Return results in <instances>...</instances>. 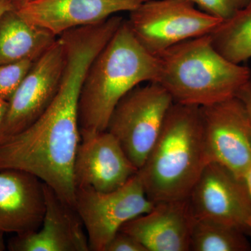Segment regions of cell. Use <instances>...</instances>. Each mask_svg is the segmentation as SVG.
Returning <instances> with one entry per match:
<instances>
[{
  "label": "cell",
  "mask_w": 251,
  "mask_h": 251,
  "mask_svg": "<svg viewBox=\"0 0 251 251\" xmlns=\"http://www.w3.org/2000/svg\"><path fill=\"white\" fill-rule=\"evenodd\" d=\"M34 62L23 60L0 64V98L9 101Z\"/></svg>",
  "instance_id": "d6986e66"
},
{
  "label": "cell",
  "mask_w": 251,
  "mask_h": 251,
  "mask_svg": "<svg viewBox=\"0 0 251 251\" xmlns=\"http://www.w3.org/2000/svg\"><path fill=\"white\" fill-rule=\"evenodd\" d=\"M156 82L175 103L203 107L236 97L251 80L249 67L225 58L210 35L189 39L156 56Z\"/></svg>",
  "instance_id": "277c9868"
},
{
  "label": "cell",
  "mask_w": 251,
  "mask_h": 251,
  "mask_svg": "<svg viewBox=\"0 0 251 251\" xmlns=\"http://www.w3.org/2000/svg\"><path fill=\"white\" fill-rule=\"evenodd\" d=\"M188 199L196 219L219 223L249 232L251 198L247 183L222 165L209 162Z\"/></svg>",
  "instance_id": "9c48e42d"
},
{
  "label": "cell",
  "mask_w": 251,
  "mask_h": 251,
  "mask_svg": "<svg viewBox=\"0 0 251 251\" xmlns=\"http://www.w3.org/2000/svg\"><path fill=\"white\" fill-rule=\"evenodd\" d=\"M201 11L225 21L245 7L250 0H191Z\"/></svg>",
  "instance_id": "ffe728a7"
},
{
  "label": "cell",
  "mask_w": 251,
  "mask_h": 251,
  "mask_svg": "<svg viewBox=\"0 0 251 251\" xmlns=\"http://www.w3.org/2000/svg\"><path fill=\"white\" fill-rule=\"evenodd\" d=\"M4 234L0 233V251H4L6 249V245H5Z\"/></svg>",
  "instance_id": "484cf974"
},
{
  "label": "cell",
  "mask_w": 251,
  "mask_h": 251,
  "mask_svg": "<svg viewBox=\"0 0 251 251\" xmlns=\"http://www.w3.org/2000/svg\"><path fill=\"white\" fill-rule=\"evenodd\" d=\"M138 173L122 187L100 192L75 188L74 207L87 232L90 251H104L124 225L153 209Z\"/></svg>",
  "instance_id": "52a82bcc"
},
{
  "label": "cell",
  "mask_w": 251,
  "mask_h": 251,
  "mask_svg": "<svg viewBox=\"0 0 251 251\" xmlns=\"http://www.w3.org/2000/svg\"><path fill=\"white\" fill-rule=\"evenodd\" d=\"M158 73V57L140 45L124 20L86 74L79 99L81 137L106 130L120 100L140 84L156 82Z\"/></svg>",
  "instance_id": "7a4b0ae2"
},
{
  "label": "cell",
  "mask_w": 251,
  "mask_h": 251,
  "mask_svg": "<svg viewBox=\"0 0 251 251\" xmlns=\"http://www.w3.org/2000/svg\"><path fill=\"white\" fill-rule=\"evenodd\" d=\"M251 246L245 232L226 225L195 220L191 251H249Z\"/></svg>",
  "instance_id": "ac0fdd59"
},
{
  "label": "cell",
  "mask_w": 251,
  "mask_h": 251,
  "mask_svg": "<svg viewBox=\"0 0 251 251\" xmlns=\"http://www.w3.org/2000/svg\"><path fill=\"white\" fill-rule=\"evenodd\" d=\"M244 179H245L246 183H247L248 188H249V193H250L251 198V168H249V171H248L247 175H246ZM248 228H249V232H251V216L250 219H249V223H248Z\"/></svg>",
  "instance_id": "d4e9b609"
},
{
  "label": "cell",
  "mask_w": 251,
  "mask_h": 251,
  "mask_svg": "<svg viewBox=\"0 0 251 251\" xmlns=\"http://www.w3.org/2000/svg\"><path fill=\"white\" fill-rule=\"evenodd\" d=\"M236 97H237L244 104L251 126V80H249L245 85L243 86Z\"/></svg>",
  "instance_id": "7402d4cb"
},
{
  "label": "cell",
  "mask_w": 251,
  "mask_h": 251,
  "mask_svg": "<svg viewBox=\"0 0 251 251\" xmlns=\"http://www.w3.org/2000/svg\"><path fill=\"white\" fill-rule=\"evenodd\" d=\"M14 1H19V0H14Z\"/></svg>",
  "instance_id": "83f0119b"
},
{
  "label": "cell",
  "mask_w": 251,
  "mask_h": 251,
  "mask_svg": "<svg viewBox=\"0 0 251 251\" xmlns=\"http://www.w3.org/2000/svg\"><path fill=\"white\" fill-rule=\"evenodd\" d=\"M104 251H148L143 244L130 234L120 230L108 242Z\"/></svg>",
  "instance_id": "44dd1931"
},
{
  "label": "cell",
  "mask_w": 251,
  "mask_h": 251,
  "mask_svg": "<svg viewBox=\"0 0 251 251\" xmlns=\"http://www.w3.org/2000/svg\"><path fill=\"white\" fill-rule=\"evenodd\" d=\"M44 212L42 181L26 172L0 170V233L35 232L40 227Z\"/></svg>",
  "instance_id": "9a60e30c"
},
{
  "label": "cell",
  "mask_w": 251,
  "mask_h": 251,
  "mask_svg": "<svg viewBox=\"0 0 251 251\" xmlns=\"http://www.w3.org/2000/svg\"><path fill=\"white\" fill-rule=\"evenodd\" d=\"M209 162L219 163L244 179L251 166V126L237 97L201 107Z\"/></svg>",
  "instance_id": "ba28073f"
},
{
  "label": "cell",
  "mask_w": 251,
  "mask_h": 251,
  "mask_svg": "<svg viewBox=\"0 0 251 251\" xmlns=\"http://www.w3.org/2000/svg\"><path fill=\"white\" fill-rule=\"evenodd\" d=\"M45 212L35 232L16 234L7 244L11 251H90L87 232L74 206L44 184Z\"/></svg>",
  "instance_id": "4fadbf2b"
},
{
  "label": "cell",
  "mask_w": 251,
  "mask_h": 251,
  "mask_svg": "<svg viewBox=\"0 0 251 251\" xmlns=\"http://www.w3.org/2000/svg\"><path fill=\"white\" fill-rule=\"evenodd\" d=\"M148 0H34L18 2L16 11L28 23L59 37L72 29L103 22Z\"/></svg>",
  "instance_id": "7c38bea8"
},
{
  "label": "cell",
  "mask_w": 251,
  "mask_h": 251,
  "mask_svg": "<svg viewBox=\"0 0 251 251\" xmlns=\"http://www.w3.org/2000/svg\"><path fill=\"white\" fill-rule=\"evenodd\" d=\"M173 103L171 94L160 84L150 82L130 90L114 109L106 130L138 170L158 139Z\"/></svg>",
  "instance_id": "8992f818"
},
{
  "label": "cell",
  "mask_w": 251,
  "mask_h": 251,
  "mask_svg": "<svg viewBox=\"0 0 251 251\" xmlns=\"http://www.w3.org/2000/svg\"><path fill=\"white\" fill-rule=\"evenodd\" d=\"M8 105H9V102L7 100L0 98V130L4 123L6 112H7Z\"/></svg>",
  "instance_id": "cb8c5ba5"
},
{
  "label": "cell",
  "mask_w": 251,
  "mask_h": 251,
  "mask_svg": "<svg viewBox=\"0 0 251 251\" xmlns=\"http://www.w3.org/2000/svg\"><path fill=\"white\" fill-rule=\"evenodd\" d=\"M18 1L14 0H0V19L8 11L16 9Z\"/></svg>",
  "instance_id": "603a6c76"
},
{
  "label": "cell",
  "mask_w": 251,
  "mask_h": 251,
  "mask_svg": "<svg viewBox=\"0 0 251 251\" xmlns=\"http://www.w3.org/2000/svg\"><path fill=\"white\" fill-rule=\"evenodd\" d=\"M209 163L201 107L174 103L138 174L153 203L183 200Z\"/></svg>",
  "instance_id": "3957f363"
},
{
  "label": "cell",
  "mask_w": 251,
  "mask_h": 251,
  "mask_svg": "<svg viewBox=\"0 0 251 251\" xmlns=\"http://www.w3.org/2000/svg\"><path fill=\"white\" fill-rule=\"evenodd\" d=\"M195 220L188 198L163 201L120 230L138 239L148 251H189Z\"/></svg>",
  "instance_id": "5bb4252c"
},
{
  "label": "cell",
  "mask_w": 251,
  "mask_h": 251,
  "mask_svg": "<svg viewBox=\"0 0 251 251\" xmlns=\"http://www.w3.org/2000/svg\"><path fill=\"white\" fill-rule=\"evenodd\" d=\"M209 35L214 48L227 60L242 64L251 59V0Z\"/></svg>",
  "instance_id": "e0dca14e"
},
{
  "label": "cell",
  "mask_w": 251,
  "mask_h": 251,
  "mask_svg": "<svg viewBox=\"0 0 251 251\" xmlns=\"http://www.w3.org/2000/svg\"><path fill=\"white\" fill-rule=\"evenodd\" d=\"M138 171L108 130L81 137L74 163L75 188L110 192L125 186Z\"/></svg>",
  "instance_id": "8fae6325"
},
{
  "label": "cell",
  "mask_w": 251,
  "mask_h": 251,
  "mask_svg": "<svg viewBox=\"0 0 251 251\" xmlns=\"http://www.w3.org/2000/svg\"><path fill=\"white\" fill-rule=\"evenodd\" d=\"M81 87L75 77H63L43 115L25 129L0 140V170H18L34 175L74 206V163L81 141Z\"/></svg>",
  "instance_id": "6da1fadb"
},
{
  "label": "cell",
  "mask_w": 251,
  "mask_h": 251,
  "mask_svg": "<svg viewBox=\"0 0 251 251\" xmlns=\"http://www.w3.org/2000/svg\"><path fill=\"white\" fill-rule=\"evenodd\" d=\"M65 64V49L57 37L36 59L9 100L0 140L29 126L47 110L58 90Z\"/></svg>",
  "instance_id": "30bf717a"
},
{
  "label": "cell",
  "mask_w": 251,
  "mask_h": 251,
  "mask_svg": "<svg viewBox=\"0 0 251 251\" xmlns=\"http://www.w3.org/2000/svg\"><path fill=\"white\" fill-rule=\"evenodd\" d=\"M16 9L8 11L0 19V64L35 62L57 39L28 23Z\"/></svg>",
  "instance_id": "2e32d148"
},
{
  "label": "cell",
  "mask_w": 251,
  "mask_h": 251,
  "mask_svg": "<svg viewBox=\"0 0 251 251\" xmlns=\"http://www.w3.org/2000/svg\"><path fill=\"white\" fill-rule=\"evenodd\" d=\"M34 1V0H19L18 2L23 3V2H27V1Z\"/></svg>",
  "instance_id": "4316f807"
},
{
  "label": "cell",
  "mask_w": 251,
  "mask_h": 251,
  "mask_svg": "<svg viewBox=\"0 0 251 251\" xmlns=\"http://www.w3.org/2000/svg\"><path fill=\"white\" fill-rule=\"evenodd\" d=\"M126 23L140 45L157 56L176 44L210 34L222 22L191 0H148L129 12Z\"/></svg>",
  "instance_id": "5b68a950"
}]
</instances>
